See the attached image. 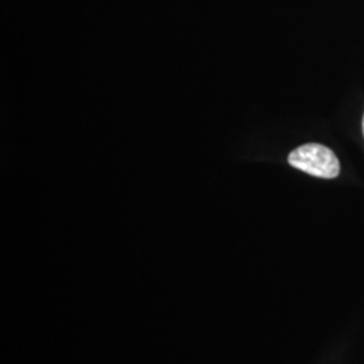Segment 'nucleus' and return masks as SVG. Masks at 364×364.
<instances>
[{
	"label": "nucleus",
	"mask_w": 364,
	"mask_h": 364,
	"mask_svg": "<svg viewBox=\"0 0 364 364\" xmlns=\"http://www.w3.org/2000/svg\"><path fill=\"white\" fill-rule=\"evenodd\" d=\"M289 164L293 168L318 178H335L340 173L338 156L323 144L299 146L290 153Z\"/></svg>",
	"instance_id": "nucleus-1"
},
{
	"label": "nucleus",
	"mask_w": 364,
	"mask_h": 364,
	"mask_svg": "<svg viewBox=\"0 0 364 364\" xmlns=\"http://www.w3.org/2000/svg\"><path fill=\"white\" fill-rule=\"evenodd\" d=\"M363 135H364V117H363Z\"/></svg>",
	"instance_id": "nucleus-2"
}]
</instances>
